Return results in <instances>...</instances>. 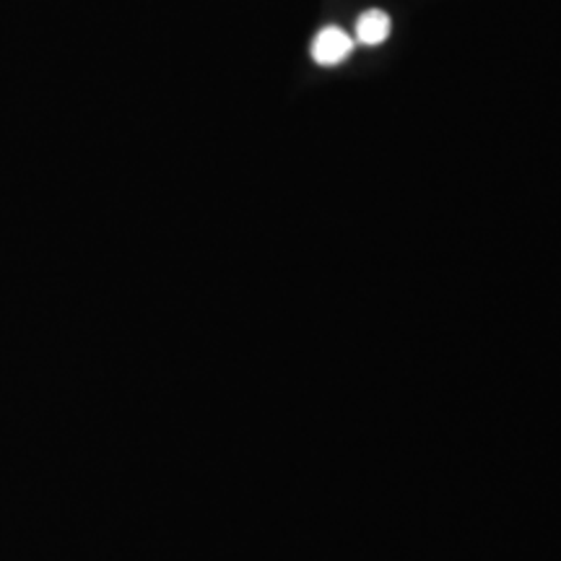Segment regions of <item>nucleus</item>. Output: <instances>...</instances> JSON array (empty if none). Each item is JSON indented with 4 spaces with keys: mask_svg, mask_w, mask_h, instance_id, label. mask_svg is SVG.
<instances>
[{
    "mask_svg": "<svg viewBox=\"0 0 561 561\" xmlns=\"http://www.w3.org/2000/svg\"><path fill=\"white\" fill-rule=\"evenodd\" d=\"M351 53H354V39L339 26H325L312 42V58L320 66H339Z\"/></svg>",
    "mask_w": 561,
    "mask_h": 561,
    "instance_id": "1",
    "label": "nucleus"
},
{
    "mask_svg": "<svg viewBox=\"0 0 561 561\" xmlns=\"http://www.w3.org/2000/svg\"><path fill=\"white\" fill-rule=\"evenodd\" d=\"M390 34V16L385 11H377L371 9L367 13H362L359 21H356V37L364 45L375 47V45H382L385 39H388Z\"/></svg>",
    "mask_w": 561,
    "mask_h": 561,
    "instance_id": "2",
    "label": "nucleus"
}]
</instances>
